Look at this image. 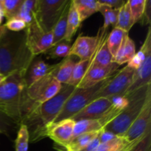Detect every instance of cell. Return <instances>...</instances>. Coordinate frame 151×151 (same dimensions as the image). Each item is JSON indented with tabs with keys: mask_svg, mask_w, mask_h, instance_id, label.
<instances>
[{
	"mask_svg": "<svg viewBox=\"0 0 151 151\" xmlns=\"http://www.w3.org/2000/svg\"><path fill=\"white\" fill-rule=\"evenodd\" d=\"M35 56L27 44L24 30L11 32L0 26V74L8 77L18 73L25 78Z\"/></svg>",
	"mask_w": 151,
	"mask_h": 151,
	"instance_id": "obj_1",
	"label": "cell"
},
{
	"mask_svg": "<svg viewBox=\"0 0 151 151\" xmlns=\"http://www.w3.org/2000/svg\"><path fill=\"white\" fill-rule=\"evenodd\" d=\"M24 77L10 75L0 83V113L19 124L24 122L35 106L27 95Z\"/></svg>",
	"mask_w": 151,
	"mask_h": 151,
	"instance_id": "obj_2",
	"label": "cell"
},
{
	"mask_svg": "<svg viewBox=\"0 0 151 151\" xmlns=\"http://www.w3.org/2000/svg\"><path fill=\"white\" fill-rule=\"evenodd\" d=\"M128 104L122 111L103 129L118 137H122L138 117L148 100H151V83L125 96Z\"/></svg>",
	"mask_w": 151,
	"mask_h": 151,
	"instance_id": "obj_3",
	"label": "cell"
},
{
	"mask_svg": "<svg viewBox=\"0 0 151 151\" xmlns=\"http://www.w3.org/2000/svg\"><path fill=\"white\" fill-rule=\"evenodd\" d=\"M112 77L90 88H75L72 95L66 100L63 109L53 122L61 121L63 119H71L74 115L78 114L81 109L94 100L97 93L109 82Z\"/></svg>",
	"mask_w": 151,
	"mask_h": 151,
	"instance_id": "obj_4",
	"label": "cell"
},
{
	"mask_svg": "<svg viewBox=\"0 0 151 151\" xmlns=\"http://www.w3.org/2000/svg\"><path fill=\"white\" fill-rule=\"evenodd\" d=\"M69 0H36L35 16L41 27L52 32Z\"/></svg>",
	"mask_w": 151,
	"mask_h": 151,
	"instance_id": "obj_5",
	"label": "cell"
},
{
	"mask_svg": "<svg viewBox=\"0 0 151 151\" xmlns=\"http://www.w3.org/2000/svg\"><path fill=\"white\" fill-rule=\"evenodd\" d=\"M27 44L34 56L45 53L52 46V32L44 30L37 21L35 12L24 29Z\"/></svg>",
	"mask_w": 151,
	"mask_h": 151,
	"instance_id": "obj_6",
	"label": "cell"
},
{
	"mask_svg": "<svg viewBox=\"0 0 151 151\" xmlns=\"http://www.w3.org/2000/svg\"><path fill=\"white\" fill-rule=\"evenodd\" d=\"M136 70L127 65L119 69L109 81V82L97 93L94 100L100 97L111 99L125 95L134 79Z\"/></svg>",
	"mask_w": 151,
	"mask_h": 151,
	"instance_id": "obj_7",
	"label": "cell"
},
{
	"mask_svg": "<svg viewBox=\"0 0 151 151\" xmlns=\"http://www.w3.org/2000/svg\"><path fill=\"white\" fill-rule=\"evenodd\" d=\"M61 88L53 74L38 80L27 88V95L34 104L41 105L54 97Z\"/></svg>",
	"mask_w": 151,
	"mask_h": 151,
	"instance_id": "obj_8",
	"label": "cell"
},
{
	"mask_svg": "<svg viewBox=\"0 0 151 151\" xmlns=\"http://www.w3.org/2000/svg\"><path fill=\"white\" fill-rule=\"evenodd\" d=\"M145 50V57L142 63L134 74V79L129 88L123 97L128 95L136 90L151 83V28L149 27L145 42L143 44Z\"/></svg>",
	"mask_w": 151,
	"mask_h": 151,
	"instance_id": "obj_9",
	"label": "cell"
},
{
	"mask_svg": "<svg viewBox=\"0 0 151 151\" xmlns=\"http://www.w3.org/2000/svg\"><path fill=\"white\" fill-rule=\"evenodd\" d=\"M106 31L107 29L102 27L96 36H79L71 47L69 55H75L80 58L81 60L91 59Z\"/></svg>",
	"mask_w": 151,
	"mask_h": 151,
	"instance_id": "obj_10",
	"label": "cell"
},
{
	"mask_svg": "<svg viewBox=\"0 0 151 151\" xmlns=\"http://www.w3.org/2000/svg\"><path fill=\"white\" fill-rule=\"evenodd\" d=\"M75 124V122L72 119L51 122L46 125L44 135L50 137L56 144L64 147L72 139Z\"/></svg>",
	"mask_w": 151,
	"mask_h": 151,
	"instance_id": "obj_11",
	"label": "cell"
},
{
	"mask_svg": "<svg viewBox=\"0 0 151 151\" xmlns=\"http://www.w3.org/2000/svg\"><path fill=\"white\" fill-rule=\"evenodd\" d=\"M119 65L113 63L109 66L91 65L77 88H87L96 86L99 83L111 78L119 71Z\"/></svg>",
	"mask_w": 151,
	"mask_h": 151,
	"instance_id": "obj_12",
	"label": "cell"
},
{
	"mask_svg": "<svg viewBox=\"0 0 151 151\" xmlns=\"http://www.w3.org/2000/svg\"><path fill=\"white\" fill-rule=\"evenodd\" d=\"M150 128H151V100L147 101L138 117L134 121L122 137L128 142H132L144 137Z\"/></svg>",
	"mask_w": 151,
	"mask_h": 151,
	"instance_id": "obj_13",
	"label": "cell"
},
{
	"mask_svg": "<svg viewBox=\"0 0 151 151\" xmlns=\"http://www.w3.org/2000/svg\"><path fill=\"white\" fill-rule=\"evenodd\" d=\"M112 100L106 97L97 98L88 103L71 119L75 122L87 119H99L111 106Z\"/></svg>",
	"mask_w": 151,
	"mask_h": 151,
	"instance_id": "obj_14",
	"label": "cell"
},
{
	"mask_svg": "<svg viewBox=\"0 0 151 151\" xmlns=\"http://www.w3.org/2000/svg\"><path fill=\"white\" fill-rule=\"evenodd\" d=\"M59 63L57 64L50 65L45 63L41 59H34L33 61L29 66L25 75V83L27 88L38 81V80L47 76V75L54 74L58 66Z\"/></svg>",
	"mask_w": 151,
	"mask_h": 151,
	"instance_id": "obj_15",
	"label": "cell"
},
{
	"mask_svg": "<svg viewBox=\"0 0 151 151\" xmlns=\"http://www.w3.org/2000/svg\"><path fill=\"white\" fill-rule=\"evenodd\" d=\"M112 104L105 112L101 118L98 119L103 128H106L109 123L112 122L118 115L122 111L128 104V99L126 97H115L111 98Z\"/></svg>",
	"mask_w": 151,
	"mask_h": 151,
	"instance_id": "obj_16",
	"label": "cell"
},
{
	"mask_svg": "<svg viewBox=\"0 0 151 151\" xmlns=\"http://www.w3.org/2000/svg\"><path fill=\"white\" fill-rule=\"evenodd\" d=\"M107 34L105 32L102 37L100 44L97 49L95 54L91 59V65L100 66H109L114 63V57L111 54L106 44V37Z\"/></svg>",
	"mask_w": 151,
	"mask_h": 151,
	"instance_id": "obj_17",
	"label": "cell"
},
{
	"mask_svg": "<svg viewBox=\"0 0 151 151\" xmlns=\"http://www.w3.org/2000/svg\"><path fill=\"white\" fill-rule=\"evenodd\" d=\"M136 54V47L134 41L128 36L125 35L119 50L116 55L114 57L113 62L119 64V66L126 63L134 57Z\"/></svg>",
	"mask_w": 151,
	"mask_h": 151,
	"instance_id": "obj_18",
	"label": "cell"
},
{
	"mask_svg": "<svg viewBox=\"0 0 151 151\" xmlns=\"http://www.w3.org/2000/svg\"><path fill=\"white\" fill-rule=\"evenodd\" d=\"M77 61L72 58V55L65 58L59 63L58 66L53 75L55 79L61 84H67L72 75V71Z\"/></svg>",
	"mask_w": 151,
	"mask_h": 151,
	"instance_id": "obj_19",
	"label": "cell"
},
{
	"mask_svg": "<svg viewBox=\"0 0 151 151\" xmlns=\"http://www.w3.org/2000/svg\"><path fill=\"white\" fill-rule=\"evenodd\" d=\"M81 22L98 12L99 4L95 0H72Z\"/></svg>",
	"mask_w": 151,
	"mask_h": 151,
	"instance_id": "obj_20",
	"label": "cell"
},
{
	"mask_svg": "<svg viewBox=\"0 0 151 151\" xmlns=\"http://www.w3.org/2000/svg\"><path fill=\"white\" fill-rule=\"evenodd\" d=\"M71 1L68 3L67 5L65 7L64 10L62 13L61 16L58 20L57 23L53 27L52 32V46L56 45L58 43L63 41L65 34L66 30V24H67V18L69 14V6H70Z\"/></svg>",
	"mask_w": 151,
	"mask_h": 151,
	"instance_id": "obj_21",
	"label": "cell"
},
{
	"mask_svg": "<svg viewBox=\"0 0 151 151\" xmlns=\"http://www.w3.org/2000/svg\"><path fill=\"white\" fill-rule=\"evenodd\" d=\"M81 22L80 21L78 12H77L72 0L70 2V6H69V14H68L67 18V24H66V30L63 41L69 43L72 41L73 36L76 33L79 27L81 26Z\"/></svg>",
	"mask_w": 151,
	"mask_h": 151,
	"instance_id": "obj_22",
	"label": "cell"
},
{
	"mask_svg": "<svg viewBox=\"0 0 151 151\" xmlns=\"http://www.w3.org/2000/svg\"><path fill=\"white\" fill-rule=\"evenodd\" d=\"M100 131L87 133L73 137L71 141L64 147L66 151H79L85 147L100 134Z\"/></svg>",
	"mask_w": 151,
	"mask_h": 151,
	"instance_id": "obj_23",
	"label": "cell"
},
{
	"mask_svg": "<svg viewBox=\"0 0 151 151\" xmlns=\"http://www.w3.org/2000/svg\"><path fill=\"white\" fill-rule=\"evenodd\" d=\"M128 32H125L119 28L114 27L111 32L106 37V44L111 54L114 57L117 53L125 35H128Z\"/></svg>",
	"mask_w": 151,
	"mask_h": 151,
	"instance_id": "obj_24",
	"label": "cell"
},
{
	"mask_svg": "<svg viewBox=\"0 0 151 151\" xmlns=\"http://www.w3.org/2000/svg\"><path fill=\"white\" fill-rule=\"evenodd\" d=\"M103 129V127L98 119H87V120L78 121L75 122V126H74L72 138L81 135V134L100 131Z\"/></svg>",
	"mask_w": 151,
	"mask_h": 151,
	"instance_id": "obj_25",
	"label": "cell"
},
{
	"mask_svg": "<svg viewBox=\"0 0 151 151\" xmlns=\"http://www.w3.org/2000/svg\"><path fill=\"white\" fill-rule=\"evenodd\" d=\"M135 24L131 15L128 1H126L124 5L119 10L118 21L116 27L128 32L134 25Z\"/></svg>",
	"mask_w": 151,
	"mask_h": 151,
	"instance_id": "obj_26",
	"label": "cell"
},
{
	"mask_svg": "<svg viewBox=\"0 0 151 151\" xmlns=\"http://www.w3.org/2000/svg\"><path fill=\"white\" fill-rule=\"evenodd\" d=\"M92 59V58H91ZM91 59L90 60H81L80 61L77 62L72 71V75L69 79V82L67 83L68 85L76 87L80 83L81 80L86 73L87 70L91 66Z\"/></svg>",
	"mask_w": 151,
	"mask_h": 151,
	"instance_id": "obj_27",
	"label": "cell"
},
{
	"mask_svg": "<svg viewBox=\"0 0 151 151\" xmlns=\"http://www.w3.org/2000/svg\"><path fill=\"white\" fill-rule=\"evenodd\" d=\"M119 10L110 8V7L99 4L98 11L100 12L104 17V24L103 26V29H107L110 25H111L114 28L116 27L118 21Z\"/></svg>",
	"mask_w": 151,
	"mask_h": 151,
	"instance_id": "obj_28",
	"label": "cell"
},
{
	"mask_svg": "<svg viewBox=\"0 0 151 151\" xmlns=\"http://www.w3.org/2000/svg\"><path fill=\"white\" fill-rule=\"evenodd\" d=\"M36 0H24L20 10L16 16V19L22 20L28 24L32 19V16L35 12Z\"/></svg>",
	"mask_w": 151,
	"mask_h": 151,
	"instance_id": "obj_29",
	"label": "cell"
},
{
	"mask_svg": "<svg viewBox=\"0 0 151 151\" xmlns=\"http://www.w3.org/2000/svg\"><path fill=\"white\" fill-rule=\"evenodd\" d=\"M4 17L7 20L16 18L24 0H1Z\"/></svg>",
	"mask_w": 151,
	"mask_h": 151,
	"instance_id": "obj_30",
	"label": "cell"
},
{
	"mask_svg": "<svg viewBox=\"0 0 151 151\" xmlns=\"http://www.w3.org/2000/svg\"><path fill=\"white\" fill-rule=\"evenodd\" d=\"M29 142V132L25 124H21L16 139V151H28Z\"/></svg>",
	"mask_w": 151,
	"mask_h": 151,
	"instance_id": "obj_31",
	"label": "cell"
},
{
	"mask_svg": "<svg viewBox=\"0 0 151 151\" xmlns=\"http://www.w3.org/2000/svg\"><path fill=\"white\" fill-rule=\"evenodd\" d=\"M72 46L66 41H61L56 45L52 47L44 54H47L51 58H66L69 56Z\"/></svg>",
	"mask_w": 151,
	"mask_h": 151,
	"instance_id": "obj_32",
	"label": "cell"
},
{
	"mask_svg": "<svg viewBox=\"0 0 151 151\" xmlns=\"http://www.w3.org/2000/svg\"><path fill=\"white\" fill-rule=\"evenodd\" d=\"M128 1L134 24H136L142 17L146 0H128Z\"/></svg>",
	"mask_w": 151,
	"mask_h": 151,
	"instance_id": "obj_33",
	"label": "cell"
},
{
	"mask_svg": "<svg viewBox=\"0 0 151 151\" xmlns=\"http://www.w3.org/2000/svg\"><path fill=\"white\" fill-rule=\"evenodd\" d=\"M19 125L20 124L16 122V121L0 113V134H5L8 137L17 128Z\"/></svg>",
	"mask_w": 151,
	"mask_h": 151,
	"instance_id": "obj_34",
	"label": "cell"
},
{
	"mask_svg": "<svg viewBox=\"0 0 151 151\" xmlns=\"http://www.w3.org/2000/svg\"><path fill=\"white\" fill-rule=\"evenodd\" d=\"M130 142L122 137H116L113 139L104 143H100L95 151H114L126 143Z\"/></svg>",
	"mask_w": 151,
	"mask_h": 151,
	"instance_id": "obj_35",
	"label": "cell"
},
{
	"mask_svg": "<svg viewBox=\"0 0 151 151\" xmlns=\"http://www.w3.org/2000/svg\"><path fill=\"white\" fill-rule=\"evenodd\" d=\"M4 27L11 32H21L24 30L26 28L27 24L24 22L16 18L9 19L6 24H4Z\"/></svg>",
	"mask_w": 151,
	"mask_h": 151,
	"instance_id": "obj_36",
	"label": "cell"
},
{
	"mask_svg": "<svg viewBox=\"0 0 151 151\" xmlns=\"http://www.w3.org/2000/svg\"><path fill=\"white\" fill-rule=\"evenodd\" d=\"M145 57V50L144 46L142 45L139 51L136 53L134 57L128 62V66L135 70H137L142 63Z\"/></svg>",
	"mask_w": 151,
	"mask_h": 151,
	"instance_id": "obj_37",
	"label": "cell"
},
{
	"mask_svg": "<svg viewBox=\"0 0 151 151\" xmlns=\"http://www.w3.org/2000/svg\"><path fill=\"white\" fill-rule=\"evenodd\" d=\"M132 151H151V128Z\"/></svg>",
	"mask_w": 151,
	"mask_h": 151,
	"instance_id": "obj_38",
	"label": "cell"
},
{
	"mask_svg": "<svg viewBox=\"0 0 151 151\" xmlns=\"http://www.w3.org/2000/svg\"><path fill=\"white\" fill-rule=\"evenodd\" d=\"M126 1L124 0H98L97 2L102 5H105L112 9H120Z\"/></svg>",
	"mask_w": 151,
	"mask_h": 151,
	"instance_id": "obj_39",
	"label": "cell"
},
{
	"mask_svg": "<svg viewBox=\"0 0 151 151\" xmlns=\"http://www.w3.org/2000/svg\"><path fill=\"white\" fill-rule=\"evenodd\" d=\"M142 24H150L151 22V1L146 0L144 13L141 19Z\"/></svg>",
	"mask_w": 151,
	"mask_h": 151,
	"instance_id": "obj_40",
	"label": "cell"
},
{
	"mask_svg": "<svg viewBox=\"0 0 151 151\" xmlns=\"http://www.w3.org/2000/svg\"><path fill=\"white\" fill-rule=\"evenodd\" d=\"M150 129H149V130H150ZM149 130H148V131H149ZM146 134H147V133H146ZM145 135H146V134H145ZM145 136H144V137H145ZM144 137H140V138L134 140V141L126 143L125 145H122V147H119V148L116 149V150H115L114 151H132L133 149L135 147V146L137 145L138 144V143L139 142L141 141V140L143 138H144Z\"/></svg>",
	"mask_w": 151,
	"mask_h": 151,
	"instance_id": "obj_41",
	"label": "cell"
},
{
	"mask_svg": "<svg viewBox=\"0 0 151 151\" xmlns=\"http://www.w3.org/2000/svg\"><path fill=\"white\" fill-rule=\"evenodd\" d=\"M116 137H117V136L114 135V134H113L111 132H109V131H105L104 129L101 130L98 135V138L100 143H104L106 142L110 141V140L114 139Z\"/></svg>",
	"mask_w": 151,
	"mask_h": 151,
	"instance_id": "obj_42",
	"label": "cell"
},
{
	"mask_svg": "<svg viewBox=\"0 0 151 151\" xmlns=\"http://www.w3.org/2000/svg\"><path fill=\"white\" fill-rule=\"evenodd\" d=\"M100 140H99L98 136H97V137H96L95 139H94L91 142L88 143L85 147H83V148L81 149V150L79 151H95L96 149L97 148V147L100 145Z\"/></svg>",
	"mask_w": 151,
	"mask_h": 151,
	"instance_id": "obj_43",
	"label": "cell"
},
{
	"mask_svg": "<svg viewBox=\"0 0 151 151\" xmlns=\"http://www.w3.org/2000/svg\"><path fill=\"white\" fill-rule=\"evenodd\" d=\"M7 78V77L4 76L3 75H1V74H0V83H2L4 81H5V79Z\"/></svg>",
	"mask_w": 151,
	"mask_h": 151,
	"instance_id": "obj_44",
	"label": "cell"
},
{
	"mask_svg": "<svg viewBox=\"0 0 151 151\" xmlns=\"http://www.w3.org/2000/svg\"><path fill=\"white\" fill-rule=\"evenodd\" d=\"M3 18H4V13H0V26H1V23H2Z\"/></svg>",
	"mask_w": 151,
	"mask_h": 151,
	"instance_id": "obj_45",
	"label": "cell"
},
{
	"mask_svg": "<svg viewBox=\"0 0 151 151\" xmlns=\"http://www.w3.org/2000/svg\"><path fill=\"white\" fill-rule=\"evenodd\" d=\"M0 13H3V7H2V4H1V0H0Z\"/></svg>",
	"mask_w": 151,
	"mask_h": 151,
	"instance_id": "obj_46",
	"label": "cell"
},
{
	"mask_svg": "<svg viewBox=\"0 0 151 151\" xmlns=\"http://www.w3.org/2000/svg\"></svg>",
	"mask_w": 151,
	"mask_h": 151,
	"instance_id": "obj_47",
	"label": "cell"
}]
</instances>
